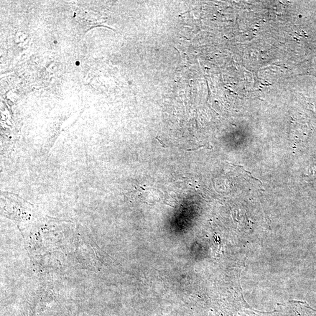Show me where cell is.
Segmentation results:
<instances>
[{"label": "cell", "instance_id": "1", "mask_svg": "<svg viewBox=\"0 0 316 316\" xmlns=\"http://www.w3.org/2000/svg\"><path fill=\"white\" fill-rule=\"evenodd\" d=\"M79 65V62H76V65Z\"/></svg>", "mask_w": 316, "mask_h": 316}]
</instances>
